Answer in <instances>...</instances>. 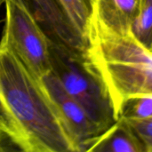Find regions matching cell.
Instances as JSON below:
<instances>
[{"mask_svg":"<svg viewBox=\"0 0 152 152\" xmlns=\"http://www.w3.org/2000/svg\"><path fill=\"white\" fill-rule=\"evenodd\" d=\"M4 0H0V7H1L2 4H4Z\"/></svg>","mask_w":152,"mask_h":152,"instance_id":"7c38bea8","label":"cell"},{"mask_svg":"<svg viewBox=\"0 0 152 152\" xmlns=\"http://www.w3.org/2000/svg\"><path fill=\"white\" fill-rule=\"evenodd\" d=\"M134 36L148 48L152 47V0H141L133 24Z\"/></svg>","mask_w":152,"mask_h":152,"instance_id":"9c48e42d","label":"cell"},{"mask_svg":"<svg viewBox=\"0 0 152 152\" xmlns=\"http://www.w3.org/2000/svg\"><path fill=\"white\" fill-rule=\"evenodd\" d=\"M4 24L1 39L41 81L52 71V41L25 0H4Z\"/></svg>","mask_w":152,"mask_h":152,"instance_id":"3957f363","label":"cell"},{"mask_svg":"<svg viewBox=\"0 0 152 152\" xmlns=\"http://www.w3.org/2000/svg\"><path fill=\"white\" fill-rule=\"evenodd\" d=\"M88 151L142 152L144 148L132 130L118 119L95 139Z\"/></svg>","mask_w":152,"mask_h":152,"instance_id":"52a82bcc","label":"cell"},{"mask_svg":"<svg viewBox=\"0 0 152 152\" xmlns=\"http://www.w3.org/2000/svg\"><path fill=\"white\" fill-rule=\"evenodd\" d=\"M151 118H152V95H142L129 99L124 104L118 120L119 118L143 119Z\"/></svg>","mask_w":152,"mask_h":152,"instance_id":"30bf717a","label":"cell"},{"mask_svg":"<svg viewBox=\"0 0 152 152\" xmlns=\"http://www.w3.org/2000/svg\"><path fill=\"white\" fill-rule=\"evenodd\" d=\"M0 130L24 152H78L55 104L0 40Z\"/></svg>","mask_w":152,"mask_h":152,"instance_id":"6da1fadb","label":"cell"},{"mask_svg":"<svg viewBox=\"0 0 152 152\" xmlns=\"http://www.w3.org/2000/svg\"><path fill=\"white\" fill-rule=\"evenodd\" d=\"M41 82L61 114L78 152L88 151L95 139L107 128L96 122L67 94L53 71L44 77Z\"/></svg>","mask_w":152,"mask_h":152,"instance_id":"5b68a950","label":"cell"},{"mask_svg":"<svg viewBox=\"0 0 152 152\" xmlns=\"http://www.w3.org/2000/svg\"><path fill=\"white\" fill-rule=\"evenodd\" d=\"M136 135L144 148V151L152 152V118H119Z\"/></svg>","mask_w":152,"mask_h":152,"instance_id":"8fae6325","label":"cell"},{"mask_svg":"<svg viewBox=\"0 0 152 152\" xmlns=\"http://www.w3.org/2000/svg\"><path fill=\"white\" fill-rule=\"evenodd\" d=\"M59 2L86 46V36L95 0H59Z\"/></svg>","mask_w":152,"mask_h":152,"instance_id":"ba28073f","label":"cell"},{"mask_svg":"<svg viewBox=\"0 0 152 152\" xmlns=\"http://www.w3.org/2000/svg\"><path fill=\"white\" fill-rule=\"evenodd\" d=\"M141 0H95L91 18L117 31L132 29Z\"/></svg>","mask_w":152,"mask_h":152,"instance_id":"8992f818","label":"cell"},{"mask_svg":"<svg viewBox=\"0 0 152 152\" xmlns=\"http://www.w3.org/2000/svg\"><path fill=\"white\" fill-rule=\"evenodd\" d=\"M151 51H152V47H151Z\"/></svg>","mask_w":152,"mask_h":152,"instance_id":"4fadbf2b","label":"cell"},{"mask_svg":"<svg viewBox=\"0 0 152 152\" xmlns=\"http://www.w3.org/2000/svg\"><path fill=\"white\" fill-rule=\"evenodd\" d=\"M52 71L67 94L78 102L100 125H106V106L110 107L103 91L95 77L86 69L83 53L52 42Z\"/></svg>","mask_w":152,"mask_h":152,"instance_id":"277c9868","label":"cell"},{"mask_svg":"<svg viewBox=\"0 0 152 152\" xmlns=\"http://www.w3.org/2000/svg\"><path fill=\"white\" fill-rule=\"evenodd\" d=\"M83 61L101 86L115 120L129 99L152 95V51L132 29L117 31L91 18Z\"/></svg>","mask_w":152,"mask_h":152,"instance_id":"7a4b0ae2","label":"cell"}]
</instances>
